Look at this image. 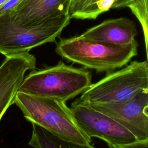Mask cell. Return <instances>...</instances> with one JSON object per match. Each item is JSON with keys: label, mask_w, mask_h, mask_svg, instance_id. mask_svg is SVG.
Returning a JSON list of instances; mask_svg holds the SVG:
<instances>
[{"label": "cell", "mask_w": 148, "mask_h": 148, "mask_svg": "<svg viewBox=\"0 0 148 148\" xmlns=\"http://www.w3.org/2000/svg\"><path fill=\"white\" fill-rule=\"evenodd\" d=\"M71 0H23L8 13L16 23L39 25L63 15L69 14Z\"/></svg>", "instance_id": "9"}, {"label": "cell", "mask_w": 148, "mask_h": 148, "mask_svg": "<svg viewBox=\"0 0 148 148\" xmlns=\"http://www.w3.org/2000/svg\"><path fill=\"white\" fill-rule=\"evenodd\" d=\"M32 124V133L28 145L34 148H95L91 144L65 140L35 124Z\"/></svg>", "instance_id": "11"}, {"label": "cell", "mask_w": 148, "mask_h": 148, "mask_svg": "<svg viewBox=\"0 0 148 148\" xmlns=\"http://www.w3.org/2000/svg\"><path fill=\"white\" fill-rule=\"evenodd\" d=\"M9 0H0V7Z\"/></svg>", "instance_id": "18"}, {"label": "cell", "mask_w": 148, "mask_h": 148, "mask_svg": "<svg viewBox=\"0 0 148 148\" xmlns=\"http://www.w3.org/2000/svg\"><path fill=\"white\" fill-rule=\"evenodd\" d=\"M88 103L114 119L134 134L138 141L148 140V89L121 103Z\"/></svg>", "instance_id": "7"}, {"label": "cell", "mask_w": 148, "mask_h": 148, "mask_svg": "<svg viewBox=\"0 0 148 148\" xmlns=\"http://www.w3.org/2000/svg\"><path fill=\"white\" fill-rule=\"evenodd\" d=\"M134 1L135 0H116L113 3L112 8H125Z\"/></svg>", "instance_id": "16"}, {"label": "cell", "mask_w": 148, "mask_h": 148, "mask_svg": "<svg viewBox=\"0 0 148 148\" xmlns=\"http://www.w3.org/2000/svg\"><path fill=\"white\" fill-rule=\"evenodd\" d=\"M135 40L126 45H116L84 39L80 36L61 38L56 53L63 58L97 72H111L126 65L138 54Z\"/></svg>", "instance_id": "2"}, {"label": "cell", "mask_w": 148, "mask_h": 148, "mask_svg": "<svg viewBox=\"0 0 148 148\" xmlns=\"http://www.w3.org/2000/svg\"><path fill=\"white\" fill-rule=\"evenodd\" d=\"M71 18L69 14H66L39 25H27L15 23L8 13L0 15V53L5 56L21 53L53 42Z\"/></svg>", "instance_id": "5"}, {"label": "cell", "mask_w": 148, "mask_h": 148, "mask_svg": "<svg viewBox=\"0 0 148 148\" xmlns=\"http://www.w3.org/2000/svg\"><path fill=\"white\" fill-rule=\"evenodd\" d=\"M5 57L0 65V121L6 110L14 103L25 72L36 69V58L29 51Z\"/></svg>", "instance_id": "8"}, {"label": "cell", "mask_w": 148, "mask_h": 148, "mask_svg": "<svg viewBox=\"0 0 148 148\" xmlns=\"http://www.w3.org/2000/svg\"><path fill=\"white\" fill-rule=\"evenodd\" d=\"M144 36V40H145V45L146 48V62L147 64L148 67V35L143 34Z\"/></svg>", "instance_id": "17"}, {"label": "cell", "mask_w": 148, "mask_h": 148, "mask_svg": "<svg viewBox=\"0 0 148 148\" xmlns=\"http://www.w3.org/2000/svg\"><path fill=\"white\" fill-rule=\"evenodd\" d=\"M70 109L76 123L86 135L103 140L111 148L138 141L114 119L79 98L71 103Z\"/></svg>", "instance_id": "6"}, {"label": "cell", "mask_w": 148, "mask_h": 148, "mask_svg": "<svg viewBox=\"0 0 148 148\" xmlns=\"http://www.w3.org/2000/svg\"><path fill=\"white\" fill-rule=\"evenodd\" d=\"M91 84L88 71L60 61L54 66L32 70L24 77L18 91L66 102L83 93Z\"/></svg>", "instance_id": "1"}, {"label": "cell", "mask_w": 148, "mask_h": 148, "mask_svg": "<svg viewBox=\"0 0 148 148\" xmlns=\"http://www.w3.org/2000/svg\"><path fill=\"white\" fill-rule=\"evenodd\" d=\"M114 0H71L69 14L71 18L95 19L112 8Z\"/></svg>", "instance_id": "12"}, {"label": "cell", "mask_w": 148, "mask_h": 148, "mask_svg": "<svg viewBox=\"0 0 148 148\" xmlns=\"http://www.w3.org/2000/svg\"><path fill=\"white\" fill-rule=\"evenodd\" d=\"M23 0H9L0 7V15L8 13L15 8Z\"/></svg>", "instance_id": "14"}, {"label": "cell", "mask_w": 148, "mask_h": 148, "mask_svg": "<svg viewBox=\"0 0 148 148\" xmlns=\"http://www.w3.org/2000/svg\"><path fill=\"white\" fill-rule=\"evenodd\" d=\"M14 103L32 124H35L65 140L83 145L91 144V138L77 125L66 102L18 91Z\"/></svg>", "instance_id": "3"}, {"label": "cell", "mask_w": 148, "mask_h": 148, "mask_svg": "<svg viewBox=\"0 0 148 148\" xmlns=\"http://www.w3.org/2000/svg\"><path fill=\"white\" fill-rule=\"evenodd\" d=\"M148 89L146 61H134L121 69L109 72L91 84L79 98L89 103H119L134 98Z\"/></svg>", "instance_id": "4"}, {"label": "cell", "mask_w": 148, "mask_h": 148, "mask_svg": "<svg viewBox=\"0 0 148 148\" xmlns=\"http://www.w3.org/2000/svg\"><path fill=\"white\" fill-rule=\"evenodd\" d=\"M127 7L139 21L143 34L148 35V0H135Z\"/></svg>", "instance_id": "13"}, {"label": "cell", "mask_w": 148, "mask_h": 148, "mask_svg": "<svg viewBox=\"0 0 148 148\" xmlns=\"http://www.w3.org/2000/svg\"><path fill=\"white\" fill-rule=\"evenodd\" d=\"M114 148H148V140L137 141L133 143L117 146Z\"/></svg>", "instance_id": "15"}, {"label": "cell", "mask_w": 148, "mask_h": 148, "mask_svg": "<svg viewBox=\"0 0 148 148\" xmlns=\"http://www.w3.org/2000/svg\"><path fill=\"white\" fill-rule=\"evenodd\" d=\"M137 29L134 22L127 18H117L105 20L92 27L80 37L105 43L126 45L135 40Z\"/></svg>", "instance_id": "10"}]
</instances>
